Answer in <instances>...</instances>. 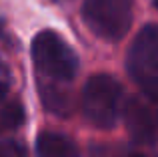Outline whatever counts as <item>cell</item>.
I'll return each instance as SVG.
<instances>
[{"mask_svg": "<svg viewBox=\"0 0 158 157\" xmlns=\"http://www.w3.org/2000/svg\"><path fill=\"white\" fill-rule=\"evenodd\" d=\"M32 61L40 78L48 87H64L78 75V56L74 48L54 30H40L32 40ZM44 85V83H40Z\"/></svg>", "mask_w": 158, "mask_h": 157, "instance_id": "obj_1", "label": "cell"}, {"mask_svg": "<svg viewBox=\"0 0 158 157\" xmlns=\"http://www.w3.org/2000/svg\"><path fill=\"white\" fill-rule=\"evenodd\" d=\"M82 115L98 129H112L124 107V89L114 77L98 73L86 81L80 95Z\"/></svg>", "mask_w": 158, "mask_h": 157, "instance_id": "obj_2", "label": "cell"}, {"mask_svg": "<svg viewBox=\"0 0 158 157\" xmlns=\"http://www.w3.org/2000/svg\"><path fill=\"white\" fill-rule=\"evenodd\" d=\"M82 20L98 38L118 43L132 26L134 0H84Z\"/></svg>", "mask_w": 158, "mask_h": 157, "instance_id": "obj_3", "label": "cell"}, {"mask_svg": "<svg viewBox=\"0 0 158 157\" xmlns=\"http://www.w3.org/2000/svg\"><path fill=\"white\" fill-rule=\"evenodd\" d=\"M126 69L130 78L142 89V93L156 101L158 93V28L154 22H148L136 34L128 48Z\"/></svg>", "mask_w": 158, "mask_h": 157, "instance_id": "obj_4", "label": "cell"}, {"mask_svg": "<svg viewBox=\"0 0 158 157\" xmlns=\"http://www.w3.org/2000/svg\"><path fill=\"white\" fill-rule=\"evenodd\" d=\"M124 113V123L130 133V137L140 145H154L156 137V121L152 107L140 101L138 97H132L128 105L122 107Z\"/></svg>", "mask_w": 158, "mask_h": 157, "instance_id": "obj_5", "label": "cell"}, {"mask_svg": "<svg viewBox=\"0 0 158 157\" xmlns=\"http://www.w3.org/2000/svg\"><path fill=\"white\" fill-rule=\"evenodd\" d=\"M36 157H80V149L68 135L44 131L36 139Z\"/></svg>", "mask_w": 158, "mask_h": 157, "instance_id": "obj_6", "label": "cell"}, {"mask_svg": "<svg viewBox=\"0 0 158 157\" xmlns=\"http://www.w3.org/2000/svg\"><path fill=\"white\" fill-rule=\"evenodd\" d=\"M24 121V111L20 103H8L2 105L0 103V131H10L20 127Z\"/></svg>", "mask_w": 158, "mask_h": 157, "instance_id": "obj_7", "label": "cell"}, {"mask_svg": "<svg viewBox=\"0 0 158 157\" xmlns=\"http://www.w3.org/2000/svg\"><path fill=\"white\" fill-rule=\"evenodd\" d=\"M26 147L12 137H0V157H26Z\"/></svg>", "mask_w": 158, "mask_h": 157, "instance_id": "obj_8", "label": "cell"}, {"mask_svg": "<svg viewBox=\"0 0 158 157\" xmlns=\"http://www.w3.org/2000/svg\"><path fill=\"white\" fill-rule=\"evenodd\" d=\"M12 89V73H10V67L0 59V103H4V99L8 97Z\"/></svg>", "mask_w": 158, "mask_h": 157, "instance_id": "obj_9", "label": "cell"}, {"mask_svg": "<svg viewBox=\"0 0 158 157\" xmlns=\"http://www.w3.org/2000/svg\"><path fill=\"white\" fill-rule=\"evenodd\" d=\"M0 43H4V44H14L12 43V36L8 34V30H6V24H4V20L0 18Z\"/></svg>", "mask_w": 158, "mask_h": 157, "instance_id": "obj_10", "label": "cell"}, {"mask_svg": "<svg viewBox=\"0 0 158 157\" xmlns=\"http://www.w3.org/2000/svg\"><path fill=\"white\" fill-rule=\"evenodd\" d=\"M126 157H148L146 153H128Z\"/></svg>", "mask_w": 158, "mask_h": 157, "instance_id": "obj_11", "label": "cell"}, {"mask_svg": "<svg viewBox=\"0 0 158 157\" xmlns=\"http://www.w3.org/2000/svg\"><path fill=\"white\" fill-rule=\"evenodd\" d=\"M54 2H64V0H54Z\"/></svg>", "mask_w": 158, "mask_h": 157, "instance_id": "obj_12", "label": "cell"}]
</instances>
